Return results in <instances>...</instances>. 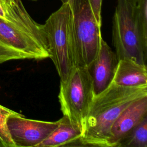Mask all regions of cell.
Listing matches in <instances>:
<instances>
[{"label": "cell", "instance_id": "1", "mask_svg": "<svg viewBox=\"0 0 147 147\" xmlns=\"http://www.w3.org/2000/svg\"><path fill=\"white\" fill-rule=\"evenodd\" d=\"M147 95V86L127 87L112 82L95 95L86 118L81 145L107 146L111 127L121 113L135 100Z\"/></svg>", "mask_w": 147, "mask_h": 147}, {"label": "cell", "instance_id": "2", "mask_svg": "<svg viewBox=\"0 0 147 147\" xmlns=\"http://www.w3.org/2000/svg\"><path fill=\"white\" fill-rule=\"evenodd\" d=\"M50 52L42 25L26 10L16 18H0V64L12 60H42Z\"/></svg>", "mask_w": 147, "mask_h": 147}, {"label": "cell", "instance_id": "3", "mask_svg": "<svg viewBox=\"0 0 147 147\" xmlns=\"http://www.w3.org/2000/svg\"><path fill=\"white\" fill-rule=\"evenodd\" d=\"M112 36L118 60L130 59L146 65L147 29L141 24L137 5L130 0H117Z\"/></svg>", "mask_w": 147, "mask_h": 147}, {"label": "cell", "instance_id": "4", "mask_svg": "<svg viewBox=\"0 0 147 147\" xmlns=\"http://www.w3.org/2000/svg\"><path fill=\"white\" fill-rule=\"evenodd\" d=\"M72 11L70 5L62 3L42 25L50 57L60 81H65L75 65L72 38Z\"/></svg>", "mask_w": 147, "mask_h": 147}, {"label": "cell", "instance_id": "5", "mask_svg": "<svg viewBox=\"0 0 147 147\" xmlns=\"http://www.w3.org/2000/svg\"><path fill=\"white\" fill-rule=\"evenodd\" d=\"M95 95L92 80L87 67L75 66L67 79L60 81L58 95L63 115L82 130Z\"/></svg>", "mask_w": 147, "mask_h": 147}, {"label": "cell", "instance_id": "6", "mask_svg": "<svg viewBox=\"0 0 147 147\" xmlns=\"http://www.w3.org/2000/svg\"><path fill=\"white\" fill-rule=\"evenodd\" d=\"M72 38L76 66L88 67L96 55L102 39L88 0H74Z\"/></svg>", "mask_w": 147, "mask_h": 147}, {"label": "cell", "instance_id": "7", "mask_svg": "<svg viewBox=\"0 0 147 147\" xmlns=\"http://www.w3.org/2000/svg\"><path fill=\"white\" fill-rule=\"evenodd\" d=\"M58 125V122H48L24 118L16 113L6 119L9 136L15 147H37Z\"/></svg>", "mask_w": 147, "mask_h": 147}, {"label": "cell", "instance_id": "8", "mask_svg": "<svg viewBox=\"0 0 147 147\" xmlns=\"http://www.w3.org/2000/svg\"><path fill=\"white\" fill-rule=\"evenodd\" d=\"M118 61L115 53L102 38L96 55L87 67L95 96L102 92L112 83Z\"/></svg>", "mask_w": 147, "mask_h": 147}, {"label": "cell", "instance_id": "9", "mask_svg": "<svg viewBox=\"0 0 147 147\" xmlns=\"http://www.w3.org/2000/svg\"><path fill=\"white\" fill-rule=\"evenodd\" d=\"M145 117L147 95L133 102L119 115L111 127L107 146L115 147L118 141Z\"/></svg>", "mask_w": 147, "mask_h": 147}, {"label": "cell", "instance_id": "10", "mask_svg": "<svg viewBox=\"0 0 147 147\" xmlns=\"http://www.w3.org/2000/svg\"><path fill=\"white\" fill-rule=\"evenodd\" d=\"M113 82L117 85L127 87L146 86V65L130 59L119 60Z\"/></svg>", "mask_w": 147, "mask_h": 147}, {"label": "cell", "instance_id": "11", "mask_svg": "<svg viewBox=\"0 0 147 147\" xmlns=\"http://www.w3.org/2000/svg\"><path fill=\"white\" fill-rule=\"evenodd\" d=\"M57 122L58 125L55 129L37 147L73 146L75 143L80 144L82 130L78 126L72 123L64 115Z\"/></svg>", "mask_w": 147, "mask_h": 147}, {"label": "cell", "instance_id": "12", "mask_svg": "<svg viewBox=\"0 0 147 147\" xmlns=\"http://www.w3.org/2000/svg\"><path fill=\"white\" fill-rule=\"evenodd\" d=\"M115 147H147V117L121 138Z\"/></svg>", "mask_w": 147, "mask_h": 147}, {"label": "cell", "instance_id": "13", "mask_svg": "<svg viewBox=\"0 0 147 147\" xmlns=\"http://www.w3.org/2000/svg\"><path fill=\"white\" fill-rule=\"evenodd\" d=\"M25 10L21 0H0V18L2 19L10 20Z\"/></svg>", "mask_w": 147, "mask_h": 147}, {"label": "cell", "instance_id": "14", "mask_svg": "<svg viewBox=\"0 0 147 147\" xmlns=\"http://www.w3.org/2000/svg\"><path fill=\"white\" fill-rule=\"evenodd\" d=\"M17 112L0 105V147H15L6 126V119Z\"/></svg>", "mask_w": 147, "mask_h": 147}, {"label": "cell", "instance_id": "15", "mask_svg": "<svg viewBox=\"0 0 147 147\" xmlns=\"http://www.w3.org/2000/svg\"><path fill=\"white\" fill-rule=\"evenodd\" d=\"M94 17L98 23L102 26L101 8L102 0H88Z\"/></svg>", "mask_w": 147, "mask_h": 147}, {"label": "cell", "instance_id": "16", "mask_svg": "<svg viewBox=\"0 0 147 147\" xmlns=\"http://www.w3.org/2000/svg\"><path fill=\"white\" fill-rule=\"evenodd\" d=\"M62 2V3H68L70 5V6H71L72 5L73 3V1L74 0H60Z\"/></svg>", "mask_w": 147, "mask_h": 147}, {"label": "cell", "instance_id": "17", "mask_svg": "<svg viewBox=\"0 0 147 147\" xmlns=\"http://www.w3.org/2000/svg\"><path fill=\"white\" fill-rule=\"evenodd\" d=\"M130 1L133 3H134V4H135V5H137L139 0H130Z\"/></svg>", "mask_w": 147, "mask_h": 147}, {"label": "cell", "instance_id": "18", "mask_svg": "<svg viewBox=\"0 0 147 147\" xmlns=\"http://www.w3.org/2000/svg\"><path fill=\"white\" fill-rule=\"evenodd\" d=\"M33 1H36V0H33Z\"/></svg>", "mask_w": 147, "mask_h": 147}]
</instances>
